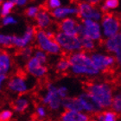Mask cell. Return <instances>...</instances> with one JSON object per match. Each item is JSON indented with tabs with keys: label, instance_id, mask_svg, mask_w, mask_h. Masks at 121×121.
I'll return each mask as SVG.
<instances>
[{
	"label": "cell",
	"instance_id": "cell-1",
	"mask_svg": "<svg viewBox=\"0 0 121 121\" xmlns=\"http://www.w3.org/2000/svg\"><path fill=\"white\" fill-rule=\"evenodd\" d=\"M68 58L70 62V71L73 74L93 77L100 73L92 60L89 53L81 50L71 54Z\"/></svg>",
	"mask_w": 121,
	"mask_h": 121
},
{
	"label": "cell",
	"instance_id": "cell-2",
	"mask_svg": "<svg viewBox=\"0 0 121 121\" xmlns=\"http://www.w3.org/2000/svg\"><path fill=\"white\" fill-rule=\"evenodd\" d=\"M86 93L93 96L102 107H109L112 103V87L109 82L88 81L85 84Z\"/></svg>",
	"mask_w": 121,
	"mask_h": 121
},
{
	"label": "cell",
	"instance_id": "cell-3",
	"mask_svg": "<svg viewBox=\"0 0 121 121\" xmlns=\"http://www.w3.org/2000/svg\"><path fill=\"white\" fill-rule=\"evenodd\" d=\"M100 25L104 39L117 36L121 30V17L116 13L104 14Z\"/></svg>",
	"mask_w": 121,
	"mask_h": 121
},
{
	"label": "cell",
	"instance_id": "cell-4",
	"mask_svg": "<svg viewBox=\"0 0 121 121\" xmlns=\"http://www.w3.org/2000/svg\"><path fill=\"white\" fill-rule=\"evenodd\" d=\"M55 40L60 47L62 53L71 55L82 50L81 37L79 35H67L57 30L55 35Z\"/></svg>",
	"mask_w": 121,
	"mask_h": 121
},
{
	"label": "cell",
	"instance_id": "cell-5",
	"mask_svg": "<svg viewBox=\"0 0 121 121\" xmlns=\"http://www.w3.org/2000/svg\"><path fill=\"white\" fill-rule=\"evenodd\" d=\"M35 45L37 48L44 51L45 53L50 56H60L62 50L59 44L56 43L55 38L48 36L45 30H37L35 34Z\"/></svg>",
	"mask_w": 121,
	"mask_h": 121
},
{
	"label": "cell",
	"instance_id": "cell-6",
	"mask_svg": "<svg viewBox=\"0 0 121 121\" xmlns=\"http://www.w3.org/2000/svg\"><path fill=\"white\" fill-rule=\"evenodd\" d=\"M79 36L90 38L95 43H101L103 42L104 37L101 30L100 22L94 20H81Z\"/></svg>",
	"mask_w": 121,
	"mask_h": 121
},
{
	"label": "cell",
	"instance_id": "cell-7",
	"mask_svg": "<svg viewBox=\"0 0 121 121\" xmlns=\"http://www.w3.org/2000/svg\"><path fill=\"white\" fill-rule=\"evenodd\" d=\"M90 56L96 68L101 73H112L117 66L115 57L114 56H112L111 54L94 51L90 54Z\"/></svg>",
	"mask_w": 121,
	"mask_h": 121
},
{
	"label": "cell",
	"instance_id": "cell-8",
	"mask_svg": "<svg viewBox=\"0 0 121 121\" xmlns=\"http://www.w3.org/2000/svg\"><path fill=\"white\" fill-rule=\"evenodd\" d=\"M78 6V17L80 20H94L100 22L104 16V13L100 8L96 5L90 4L88 3L79 1L77 3Z\"/></svg>",
	"mask_w": 121,
	"mask_h": 121
},
{
	"label": "cell",
	"instance_id": "cell-9",
	"mask_svg": "<svg viewBox=\"0 0 121 121\" xmlns=\"http://www.w3.org/2000/svg\"><path fill=\"white\" fill-rule=\"evenodd\" d=\"M57 88L54 84L48 83L46 86V93L42 99L43 105L48 106V108L53 111L58 110L62 106V99L58 95Z\"/></svg>",
	"mask_w": 121,
	"mask_h": 121
},
{
	"label": "cell",
	"instance_id": "cell-10",
	"mask_svg": "<svg viewBox=\"0 0 121 121\" xmlns=\"http://www.w3.org/2000/svg\"><path fill=\"white\" fill-rule=\"evenodd\" d=\"M36 31L37 30L35 26H27L22 35H13V47L18 49H22L30 46V44L35 40Z\"/></svg>",
	"mask_w": 121,
	"mask_h": 121
},
{
	"label": "cell",
	"instance_id": "cell-11",
	"mask_svg": "<svg viewBox=\"0 0 121 121\" xmlns=\"http://www.w3.org/2000/svg\"><path fill=\"white\" fill-rule=\"evenodd\" d=\"M81 20L78 17H68L59 22L57 30L70 35H79Z\"/></svg>",
	"mask_w": 121,
	"mask_h": 121
},
{
	"label": "cell",
	"instance_id": "cell-12",
	"mask_svg": "<svg viewBox=\"0 0 121 121\" xmlns=\"http://www.w3.org/2000/svg\"><path fill=\"white\" fill-rule=\"evenodd\" d=\"M54 20L60 22L68 17H78V6L77 4H71L68 5H62L58 9L51 11Z\"/></svg>",
	"mask_w": 121,
	"mask_h": 121
},
{
	"label": "cell",
	"instance_id": "cell-13",
	"mask_svg": "<svg viewBox=\"0 0 121 121\" xmlns=\"http://www.w3.org/2000/svg\"><path fill=\"white\" fill-rule=\"evenodd\" d=\"M8 89L11 92L17 94H23V93L28 92L30 89V84L28 81L23 76L20 74L13 75L7 82Z\"/></svg>",
	"mask_w": 121,
	"mask_h": 121
},
{
	"label": "cell",
	"instance_id": "cell-14",
	"mask_svg": "<svg viewBox=\"0 0 121 121\" xmlns=\"http://www.w3.org/2000/svg\"><path fill=\"white\" fill-rule=\"evenodd\" d=\"M25 70L30 75L35 78H43L48 73V68L34 56L25 63Z\"/></svg>",
	"mask_w": 121,
	"mask_h": 121
},
{
	"label": "cell",
	"instance_id": "cell-15",
	"mask_svg": "<svg viewBox=\"0 0 121 121\" xmlns=\"http://www.w3.org/2000/svg\"><path fill=\"white\" fill-rule=\"evenodd\" d=\"M54 18L49 10L45 8H41L40 11L35 19V28L41 30H46L52 28L54 23Z\"/></svg>",
	"mask_w": 121,
	"mask_h": 121
},
{
	"label": "cell",
	"instance_id": "cell-16",
	"mask_svg": "<svg viewBox=\"0 0 121 121\" xmlns=\"http://www.w3.org/2000/svg\"><path fill=\"white\" fill-rule=\"evenodd\" d=\"M78 98L80 99V101H81V105H82L83 109L85 111L90 112H93L94 114L100 112L102 106L89 93H81V95L78 96Z\"/></svg>",
	"mask_w": 121,
	"mask_h": 121
},
{
	"label": "cell",
	"instance_id": "cell-17",
	"mask_svg": "<svg viewBox=\"0 0 121 121\" xmlns=\"http://www.w3.org/2000/svg\"><path fill=\"white\" fill-rule=\"evenodd\" d=\"M12 68V58L8 52L0 49V75H7Z\"/></svg>",
	"mask_w": 121,
	"mask_h": 121
},
{
	"label": "cell",
	"instance_id": "cell-18",
	"mask_svg": "<svg viewBox=\"0 0 121 121\" xmlns=\"http://www.w3.org/2000/svg\"><path fill=\"white\" fill-rule=\"evenodd\" d=\"M103 46L104 49L108 54H115L117 51L121 48V41L119 39V35L114 36L111 38H106L104 39L103 42L101 43Z\"/></svg>",
	"mask_w": 121,
	"mask_h": 121
},
{
	"label": "cell",
	"instance_id": "cell-19",
	"mask_svg": "<svg viewBox=\"0 0 121 121\" xmlns=\"http://www.w3.org/2000/svg\"><path fill=\"white\" fill-rule=\"evenodd\" d=\"M62 106L65 108L66 111L81 112L84 110L78 97H68L62 99Z\"/></svg>",
	"mask_w": 121,
	"mask_h": 121
},
{
	"label": "cell",
	"instance_id": "cell-20",
	"mask_svg": "<svg viewBox=\"0 0 121 121\" xmlns=\"http://www.w3.org/2000/svg\"><path fill=\"white\" fill-rule=\"evenodd\" d=\"M60 119V121H89V117L81 112L65 111Z\"/></svg>",
	"mask_w": 121,
	"mask_h": 121
},
{
	"label": "cell",
	"instance_id": "cell-21",
	"mask_svg": "<svg viewBox=\"0 0 121 121\" xmlns=\"http://www.w3.org/2000/svg\"><path fill=\"white\" fill-rule=\"evenodd\" d=\"M120 4V0H103L99 5L100 10L104 14L113 13L117 9H119Z\"/></svg>",
	"mask_w": 121,
	"mask_h": 121
},
{
	"label": "cell",
	"instance_id": "cell-22",
	"mask_svg": "<svg viewBox=\"0 0 121 121\" xmlns=\"http://www.w3.org/2000/svg\"><path fill=\"white\" fill-rule=\"evenodd\" d=\"M29 106H30V101H29L28 98L23 97V96H20L13 102V109L16 112H24L28 109Z\"/></svg>",
	"mask_w": 121,
	"mask_h": 121
},
{
	"label": "cell",
	"instance_id": "cell-23",
	"mask_svg": "<svg viewBox=\"0 0 121 121\" xmlns=\"http://www.w3.org/2000/svg\"><path fill=\"white\" fill-rule=\"evenodd\" d=\"M81 41V47H82V50L86 52V53H93L94 52L97 48L98 43H95L94 41L91 40L90 38L84 37V36H80Z\"/></svg>",
	"mask_w": 121,
	"mask_h": 121
},
{
	"label": "cell",
	"instance_id": "cell-24",
	"mask_svg": "<svg viewBox=\"0 0 121 121\" xmlns=\"http://www.w3.org/2000/svg\"><path fill=\"white\" fill-rule=\"evenodd\" d=\"M99 121H116L119 116L117 115L113 111H106L100 112L98 113L94 114Z\"/></svg>",
	"mask_w": 121,
	"mask_h": 121
},
{
	"label": "cell",
	"instance_id": "cell-25",
	"mask_svg": "<svg viewBox=\"0 0 121 121\" xmlns=\"http://www.w3.org/2000/svg\"><path fill=\"white\" fill-rule=\"evenodd\" d=\"M13 35L0 33V48H10L13 47Z\"/></svg>",
	"mask_w": 121,
	"mask_h": 121
},
{
	"label": "cell",
	"instance_id": "cell-26",
	"mask_svg": "<svg viewBox=\"0 0 121 121\" xmlns=\"http://www.w3.org/2000/svg\"><path fill=\"white\" fill-rule=\"evenodd\" d=\"M56 69L59 73H66L67 71L70 70V62L68 57H62L56 64Z\"/></svg>",
	"mask_w": 121,
	"mask_h": 121
},
{
	"label": "cell",
	"instance_id": "cell-27",
	"mask_svg": "<svg viewBox=\"0 0 121 121\" xmlns=\"http://www.w3.org/2000/svg\"><path fill=\"white\" fill-rule=\"evenodd\" d=\"M16 5L13 3L12 0H4L2 3V4L0 5V9H1V12H2L3 17H6V16L10 15L11 11L13 10L14 7Z\"/></svg>",
	"mask_w": 121,
	"mask_h": 121
},
{
	"label": "cell",
	"instance_id": "cell-28",
	"mask_svg": "<svg viewBox=\"0 0 121 121\" xmlns=\"http://www.w3.org/2000/svg\"><path fill=\"white\" fill-rule=\"evenodd\" d=\"M34 51H35V49L31 46H29V47H26V48L20 49L18 55L20 56L21 60L27 62L31 57H33V56H34Z\"/></svg>",
	"mask_w": 121,
	"mask_h": 121
},
{
	"label": "cell",
	"instance_id": "cell-29",
	"mask_svg": "<svg viewBox=\"0 0 121 121\" xmlns=\"http://www.w3.org/2000/svg\"><path fill=\"white\" fill-rule=\"evenodd\" d=\"M112 108L113 112L120 117L121 115V93H118L114 96L112 99Z\"/></svg>",
	"mask_w": 121,
	"mask_h": 121
},
{
	"label": "cell",
	"instance_id": "cell-30",
	"mask_svg": "<svg viewBox=\"0 0 121 121\" xmlns=\"http://www.w3.org/2000/svg\"><path fill=\"white\" fill-rule=\"evenodd\" d=\"M60 6H62L61 0H46L45 4H44V8L46 10H49L50 12L58 9Z\"/></svg>",
	"mask_w": 121,
	"mask_h": 121
},
{
	"label": "cell",
	"instance_id": "cell-31",
	"mask_svg": "<svg viewBox=\"0 0 121 121\" xmlns=\"http://www.w3.org/2000/svg\"><path fill=\"white\" fill-rule=\"evenodd\" d=\"M48 55L47 53H45L44 51L41 50L39 48H35V51H34V57L37 59L39 61H40L42 64L43 65H46V63L48 62Z\"/></svg>",
	"mask_w": 121,
	"mask_h": 121
},
{
	"label": "cell",
	"instance_id": "cell-32",
	"mask_svg": "<svg viewBox=\"0 0 121 121\" xmlns=\"http://www.w3.org/2000/svg\"><path fill=\"white\" fill-rule=\"evenodd\" d=\"M40 10L41 8L37 5H30L25 10V15L27 17L30 19H35Z\"/></svg>",
	"mask_w": 121,
	"mask_h": 121
},
{
	"label": "cell",
	"instance_id": "cell-33",
	"mask_svg": "<svg viewBox=\"0 0 121 121\" xmlns=\"http://www.w3.org/2000/svg\"><path fill=\"white\" fill-rule=\"evenodd\" d=\"M1 24L4 27H7V26H11V25H16L17 24L18 20L14 17V16L9 15L6 16V17H3L2 19H1Z\"/></svg>",
	"mask_w": 121,
	"mask_h": 121
},
{
	"label": "cell",
	"instance_id": "cell-34",
	"mask_svg": "<svg viewBox=\"0 0 121 121\" xmlns=\"http://www.w3.org/2000/svg\"><path fill=\"white\" fill-rule=\"evenodd\" d=\"M13 116L12 111L5 109L0 112V121H10Z\"/></svg>",
	"mask_w": 121,
	"mask_h": 121
},
{
	"label": "cell",
	"instance_id": "cell-35",
	"mask_svg": "<svg viewBox=\"0 0 121 121\" xmlns=\"http://www.w3.org/2000/svg\"><path fill=\"white\" fill-rule=\"evenodd\" d=\"M35 114L38 117V119H44L47 116V110L44 107V106H43V105L38 106L35 109Z\"/></svg>",
	"mask_w": 121,
	"mask_h": 121
},
{
	"label": "cell",
	"instance_id": "cell-36",
	"mask_svg": "<svg viewBox=\"0 0 121 121\" xmlns=\"http://www.w3.org/2000/svg\"><path fill=\"white\" fill-rule=\"evenodd\" d=\"M57 93H58V95L60 96V98L64 99L68 98V88L64 86H59L57 88Z\"/></svg>",
	"mask_w": 121,
	"mask_h": 121
},
{
	"label": "cell",
	"instance_id": "cell-37",
	"mask_svg": "<svg viewBox=\"0 0 121 121\" xmlns=\"http://www.w3.org/2000/svg\"><path fill=\"white\" fill-rule=\"evenodd\" d=\"M114 57H115V60H116L117 67L121 68V48L114 54Z\"/></svg>",
	"mask_w": 121,
	"mask_h": 121
},
{
	"label": "cell",
	"instance_id": "cell-38",
	"mask_svg": "<svg viewBox=\"0 0 121 121\" xmlns=\"http://www.w3.org/2000/svg\"><path fill=\"white\" fill-rule=\"evenodd\" d=\"M12 1L15 4V5L19 6V7H23L28 4L30 0H12Z\"/></svg>",
	"mask_w": 121,
	"mask_h": 121
},
{
	"label": "cell",
	"instance_id": "cell-39",
	"mask_svg": "<svg viewBox=\"0 0 121 121\" xmlns=\"http://www.w3.org/2000/svg\"><path fill=\"white\" fill-rule=\"evenodd\" d=\"M80 1L88 3V4H90L96 5V6H99V5H100L101 3L103 2V0H80Z\"/></svg>",
	"mask_w": 121,
	"mask_h": 121
},
{
	"label": "cell",
	"instance_id": "cell-40",
	"mask_svg": "<svg viewBox=\"0 0 121 121\" xmlns=\"http://www.w3.org/2000/svg\"><path fill=\"white\" fill-rule=\"evenodd\" d=\"M7 80V75H0V92L2 91L3 86Z\"/></svg>",
	"mask_w": 121,
	"mask_h": 121
},
{
	"label": "cell",
	"instance_id": "cell-41",
	"mask_svg": "<svg viewBox=\"0 0 121 121\" xmlns=\"http://www.w3.org/2000/svg\"><path fill=\"white\" fill-rule=\"evenodd\" d=\"M2 17H3V16H2V12H1V9H0V20L2 19Z\"/></svg>",
	"mask_w": 121,
	"mask_h": 121
},
{
	"label": "cell",
	"instance_id": "cell-42",
	"mask_svg": "<svg viewBox=\"0 0 121 121\" xmlns=\"http://www.w3.org/2000/svg\"><path fill=\"white\" fill-rule=\"evenodd\" d=\"M119 39H120V41H121V30H120V32H119Z\"/></svg>",
	"mask_w": 121,
	"mask_h": 121
},
{
	"label": "cell",
	"instance_id": "cell-43",
	"mask_svg": "<svg viewBox=\"0 0 121 121\" xmlns=\"http://www.w3.org/2000/svg\"><path fill=\"white\" fill-rule=\"evenodd\" d=\"M4 0H0V5L2 4V3L4 2Z\"/></svg>",
	"mask_w": 121,
	"mask_h": 121
},
{
	"label": "cell",
	"instance_id": "cell-44",
	"mask_svg": "<svg viewBox=\"0 0 121 121\" xmlns=\"http://www.w3.org/2000/svg\"><path fill=\"white\" fill-rule=\"evenodd\" d=\"M28 121H36V120H35V119H30V120H28Z\"/></svg>",
	"mask_w": 121,
	"mask_h": 121
},
{
	"label": "cell",
	"instance_id": "cell-45",
	"mask_svg": "<svg viewBox=\"0 0 121 121\" xmlns=\"http://www.w3.org/2000/svg\"><path fill=\"white\" fill-rule=\"evenodd\" d=\"M90 121H98V120H96V119H92V120H90Z\"/></svg>",
	"mask_w": 121,
	"mask_h": 121
}]
</instances>
